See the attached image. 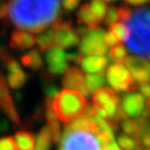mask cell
Here are the masks:
<instances>
[{
	"label": "cell",
	"instance_id": "obj_5",
	"mask_svg": "<svg viewBox=\"0 0 150 150\" xmlns=\"http://www.w3.org/2000/svg\"><path fill=\"white\" fill-rule=\"evenodd\" d=\"M108 83L116 91L138 90V85L130 75L129 70L121 64H113L108 68L106 76Z\"/></svg>",
	"mask_w": 150,
	"mask_h": 150
},
{
	"label": "cell",
	"instance_id": "obj_21",
	"mask_svg": "<svg viewBox=\"0 0 150 150\" xmlns=\"http://www.w3.org/2000/svg\"><path fill=\"white\" fill-rule=\"evenodd\" d=\"M106 77L103 72H96V74H87L85 76V85L88 89L89 93H92L95 90L99 89L105 83Z\"/></svg>",
	"mask_w": 150,
	"mask_h": 150
},
{
	"label": "cell",
	"instance_id": "obj_4",
	"mask_svg": "<svg viewBox=\"0 0 150 150\" xmlns=\"http://www.w3.org/2000/svg\"><path fill=\"white\" fill-rule=\"evenodd\" d=\"M59 150H103L97 134L87 129H64Z\"/></svg>",
	"mask_w": 150,
	"mask_h": 150
},
{
	"label": "cell",
	"instance_id": "obj_9",
	"mask_svg": "<svg viewBox=\"0 0 150 150\" xmlns=\"http://www.w3.org/2000/svg\"><path fill=\"white\" fill-rule=\"evenodd\" d=\"M147 100L145 97L140 93H127L122 97L121 100V109L126 113L127 117L138 118L142 116L145 111Z\"/></svg>",
	"mask_w": 150,
	"mask_h": 150
},
{
	"label": "cell",
	"instance_id": "obj_19",
	"mask_svg": "<svg viewBox=\"0 0 150 150\" xmlns=\"http://www.w3.org/2000/svg\"><path fill=\"white\" fill-rule=\"evenodd\" d=\"M15 142L19 150H33L35 137L28 131H17L15 134Z\"/></svg>",
	"mask_w": 150,
	"mask_h": 150
},
{
	"label": "cell",
	"instance_id": "obj_11",
	"mask_svg": "<svg viewBox=\"0 0 150 150\" xmlns=\"http://www.w3.org/2000/svg\"><path fill=\"white\" fill-rule=\"evenodd\" d=\"M64 74V76L62 79V86L64 88L80 91L85 97H88L90 95L85 85V75L79 68L70 67Z\"/></svg>",
	"mask_w": 150,
	"mask_h": 150
},
{
	"label": "cell",
	"instance_id": "obj_30",
	"mask_svg": "<svg viewBox=\"0 0 150 150\" xmlns=\"http://www.w3.org/2000/svg\"><path fill=\"white\" fill-rule=\"evenodd\" d=\"M0 150H18L15 139L9 136L0 138Z\"/></svg>",
	"mask_w": 150,
	"mask_h": 150
},
{
	"label": "cell",
	"instance_id": "obj_24",
	"mask_svg": "<svg viewBox=\"0 0 150 150\" xmlns=\"http://www.w3.org/2000/svg\"><path fill=\"white\" fill-rule=\"evenodd\" d=\"M51 138L48 132L47 127H43L40 132L38 134L37 139H36V146L33 150H49L51 147Z\"/></svg>",
	"mask_w": 150,
	"mask_h": 150
},
{
	"label": "cell",
	"instance_id": "obj_10",
	"mask_svg": "<svg viewBox=\"0 0 150 150\" xmlns=\"http://www.w3.org/2000/svg\"><path fill=\"white\" fill-rule=\"evenodd\" d=\"M0 107L5 110L6 115L10 118V120L16 125L20 123L19 115L16 110L15 102L12 100L10 95V91L8 89V83L5 77L2 76L0 71Z\"/></svg>",
	"mask_w": 150,
	"mask_h": 150
},
{
	"label": "cell",
	"instance_id": "obj_14",
	"mask_svg": "<svg viewBox=\"0 0 150 150\" xmlns=\"http://www.w3.org/2000/svg\"><path fill=\"white\" fill-rule=\"evenodd\" d=\"M46 117H47V129L50 134L51 141L54 144H58L61 137V127L59 125V121L54 113L52 107H51V99L47 98L46 100Z\"/></svg>",
	"mask_w": 150,
	"mask_h": 150
},
{
	"label": "cell",
	"instance_id": "obj_6",
	"mask_svg": "<svg viewBox=\"0 0 150 150\" xmlns=\"http://www.w3.org/2000/svg\"><path fill=\"white\" fill-rule=\"evenodd\" d=\"M105 33H106L105 30L99 27L89 29L82 36L79 54L85 56L106 54L108 46L105 42Z\"/></svg>",
	"mask_w": 150,
	"mask_h": 150
},
{
	"label": "cell",
	"instance_id": "obj_36",
	"mask_svg": "<svg viewBox=\"0 0 150 150\" xmlns=\"http://www.w3.org/2000/svg\"><path fill=\"white\" fill-rule=\"evenodd\" d=\"M8 128H9V123L7 121V119L0 117V131H6Z\"/></svg>",
	"mask_w": 150,
	"mask_h": 150
},
{
	"label": "cell",
	"instance_id": "obj_7",
	"mask_svg": "<svg viewBox=\"0 0 150 150\" xmlns=\"http://www.w3.org/2000/svg\"><path fill=\"white\" fill-rule=\"evenodd\" d=\"M54 32V48H69L79 43V36L70 21L62 22L59 19L51 26Z\"/></svg>",
	"mask_w": 150,
	"mask_h": 150
},
{
	"label": "cell",
	"instance_id": "obj_28",
	"mask_svg": "<svg viewBox=\"0 0 150 150\" xmlns=\"http://www.w3.org/2000/svg\"><path fill=\"white\" fill-rule=\"evenodd\" d=\"M118 144L123 150H136L139 147L138 141L134 138L129 137V136H125V134L120 136L118 138Z\"/></svg>",
	"mask_w": 150,
	"mask_h": 150
},
{
	"label": "cell",
	"instance_id": "obj_17",
	"mask_svg": "<svg viewBox=\"0 0 150 150\" xmlns=\"http://www.w3.org/2000/svg\"><path fill=\"white\" fill-rule=\"evenodd\" d=\"M116 97H118L116 95V92L108 88V87H102L99 88L97 90L93 91V95H92V102H93V106L96 108H103L107 105L109 101H111L112 99H115Z\"/></svg>",
	"mask_w": 150,
	"mask_h": 150
},
{
	"label": "cell",
	"instance_id": "obj_15",
	"mask_svg": "<svg viewBox=\"0 0 150 150\" xmlns=\"http://www.w3.org/2000/svg\"><path fill=\"white\" fill-rule=\"evenodd\" d=\"M35 45H36V37L31 32H28L26 30L13 32L9 41V46L13 50H26L30 49Z\"/></svg>",
	"mask_w": 150,
	"mask_h": 150
},
{
	"label": "cell",
	"instance_id": "obj_33",
	"mask_svg": "<svg viewBox=\"0 0 150 150\" xmlns=\"http://www.w3.org/2000/svg\"><path fill=\"white\" fill-rule=\"evenodd\" d=\"M105 42L107 46H110V47H112L115 45H118L119 41L115 38V36H112L110 32L108 31L107 33H105Z\"/></svg>",
	"mask_w": 150,
	"mask_h": 150
},
{
	"label": "cell",
	"instance_id": "obj_31",
	"mask_svg": "<svg viewBox=\"0 0 150 150\" xmlns=\"http://www.w3.org/2000/svg\"><path fill=\"white\" fill-rule=\"evenodd\" d=\"M80 0H62V8L66 11H72L78 7Z\"/></svg>",
	"mask_w": 150,
	"mask_h": 150
},
{
	"label": "cell",
	"instance_id": "obj_38",
	"mask_svg": "<svg viewBox=\"0 0 150 150\" xmlns=\"http://www.w3.org/2000/svg\"><path fill=\"white\" fill-rule=\"evenodd\" d=\"M103 150H119L118 146H117V144L115 142V140H112L111 142H109L105 148H103Z\"/></svg>",
	"mask_w": 150,
	"mask_h": 150
},
{
	"label": "cell",
	"instance_id": "obj_23",
	"mask_svg": "<svg viewBox=\"0 0 150 150\" xmlns=\"http://www.w3.org/2000/svg\"><path fill=\"white\" fill-rule=\"evenodd\" d=\"M109 32L112 36H115V38L119 42L126 41L129 36L128 27H127V25H125L122 22H113L111 25H109Z\"/></svg>",
	"mask_w": 150,
	"mask_h": 150
},
{
	"label": "cell",
	"instance_id": "obj_8",
	"mask_svg": "<svg viewBox=\"0 0 150 150\" xmlns=\"http://www.w3.org/2000/svg\"><path fill=\"white\" fill-rule=\"evenodd\" d=\"M125 67L129 70L130 75L132 76L134 80L138 83L149 82V71L150 66L147 59L140 57H126Z\"/></svg>",
	"mask_w": 150,
	"mask_h": 150
},
{
	"label": "cell",
	"instance_id": "obj_20",
	"mask_svg": "<svg viewBox=\"0 0 150 150\" xmlns=\"http://www.w3.org/2000/svg\"><path fill=\"white\" fill-rule=\"evenodd\" d=\"M28 79V75L22 71L21 68H18L16 70L9 71V75L7 78V83L12 88V89H20Z\"/></svg>",
	"mask_w": 150,
	"mask_h": 150
},
{
	"label": "cell",
	"instance_id": "obj_1",
	"mask_svg": "<svg viewBox=\"0 0 150 150\" xmlns=\"http://www.w3.org/2000/svg\"><path fill=\"white\" fill-rule=\"evenodd\" d=\"M7 8L17 28L39 33L60 19L61 0H10Z\"/></svg>",
	"mask_w": 150,
	"mask_h": 150
},
{
	"label": "cell",
	"instance_id": "obj_22",
	"mask_svg": "<svg viewBox=\"0 0 150 150\" xmlns=\"http://www.w3.org/2000/svg\"><path fill=\"white\" fill-rule=\"evenodd\" d=\"M36 43H38L39 50L41 51H47L49 49L54 48L52 30L49 29V30H43V32H40V35L36 38Z\"/></svg>",
	"mask_w": 150,
	"mask_h": 150
},
{
	"label": "cell",
	"instance_id": "obj_27",
	"mask_svg": "<svg viewBox=\"0 0 150 150\" xmlns=\"http://www.w3.org/2000/svg\"><path fill=\"white\" fill-rule=\"evenodd\" d=\"M122 129L125 134L134 136V139H137L141 131V123L139 120H127L126 119L122 122Z\"/></svg>",
	"mask_w": 150,
	"mask_h": 150
},
{
	"label": "cell",
	"instance_id": "obj_25",
	"mask_svg": "<svg viewBox=\"0 0 150 150\" xmlns=\"http://www.w3.org/2000/svg\"><path fill=\"white\" fill-rule=\"evenodd\" d=\"M89 6H90V10L95 18L99 22H101L108 9L106 1L105 0H91V4Z\"/></svg>",
	"mask_w": 150,
	"mask_h": 150
},
{
	"label": "cell",
	"instance_id": "obj_26",
	"mask_svg": "<svg viewBox=\"0 0 150 150\" xmlns=\"http://www.w3.org/2000/svg\"><path fill=\"white\" fill-rule=\"evenodd\" d=\"M127 57V49L123 47L122 45H115L109 50V59L112 60L115 64H121L125 61Z\"/></svg>",
	"mask_w": 150,
	"mask_h": 150
},
{
	"label": "cell",
	"instance_id": "obj_3",
	"mask_svg": "<svg viewBox=\"0 0 150 150\" xmlns=\"http://www.w3.org/2000/svg\"><path fill=\"white\" fill-rule=\"evenodd\" d=\"M86 98L78 90L64 89L51 99V107L57 119L68 123L80 116L86 107Z\"/></svg>",
	"mask_w": 150,
	"mask_h": 150
},
{
	"label": "cell",
	"instance_id": "obj_35",
	"mask_svg": "<svg viewBox=\"0 0 150 150\" xmlns=\"http://www.w3.org/2000/svg\"><path fill=\"white\" fill-rule=\"evenodd\" d=\"M7 18H8V8H7V5H4L0 7V19L4 20Z\"/></svg>",
	"mask_w": 150,
	"mask_h": 150
},
{
	"label": "cell",
	"instance_id": "obj_13",
	"mask_svg": "<svg viewBox=\"0 0 150 150\" xmlns=\"http://www.w3.org/2000/svg\"><path fill=\"white\" fill-rule=\"evenodd\" d=\"M78 64L87 74L103 72L108 64V58L102 54H78Z\"/></svg>",
	"mask_w": 150,
	"mask_h": 150
},
{
	"label": "cell",
	"instance_id": "obj_18",
	"mask_svg": "<svg viewBox=\"0 0 150 150\" xmlns=\"http://www.w3.org/2000/svg\"><path fill=\"white\" fill-rule=\"evenodd\" d=\"M21 64L27 67L29 69L33 70V71H37L39 70L43 64V60L41 54H39V50L35 49L28 54L21 56Z\"/></svg>",
	"mask_w": 150,
	"mask_h": 150
},
{
	"label": "cell",
	"instance_id": "obj_39",
	"mask_svg": "<svg viewBox=\"0 0 150 150\" xmlns=\"http://www.w3.org/2000/svg\"><path fill=\"white\" fill-rule=\"evenodd\" d=\"M105 1H116V0H105Z\"/></svg>",
	"mask_w": 150,
	"mask_h": 150
},
{
	"label": "cell",
	"instance_id": "obj_34",
	"mask_svg": "<svg viewBox=\"0 0 150 150\" xmlns=\"http://www.w3.org/2000/svg\"><path fill=\"white\" fill-rule=\"evenodd\" d=\"M138 88L141 90V95L145 97L146 99H148L150 96V88H149V82H145V83H140L138 85Z\"/></svg>",
	"mask_w": 150,
	"mask_h": 150
},
{
	"label": "cell",
	"instance_id": "obj_29",
	"mask_svg": "<svg viewBox=\"0 0 150 150\" xmlns=\"http://www.w3.org/2000/svg\"><path fill=\"white\" fill-rule=\"evenodd\" d=\"M117 20H119L117 8H115V7L108 8L107 11H106V15H105V17H103V21H105V23H106L107 26H109V25H111V23H113V22H117Z\"/></svg>",
	"mask_w": 150,
	"mask_h": 150
},
{
	"label": "cell",
	"instance_id": "obj_2",
	"mask_svg": "<svg viewBox=\"0 0 150 150\" xmlns=\"http://www.w3.org/2000/svg\"><path fill=\"white\" fill-rule=\"evenodd\" d=\"M150 12L148 8H140L131 11L126 20L129 29L128 39L126 40L128 49L137 57L149 58Z\"/></svg>",
	"mask_w": 150,
	"mask_h": 150
},
{
	"label": "cell",
	"instance_id": "obj_12",
	"mask_svg": "<svg viewBox=\"0 0 150 150\" xmlns=\"http://www.w3.org/2000/svg\"><path fill=\"white\" fill-rule=\"evenodd\" d=\"M46 60L48 64V71L51 75H61L68 69L67 54L60 48H51L47 50Z\"/></svg>",
	"mask_w": 150,
	"mask_h": 150
},
{
	"label": "cell",
	"instance_id": "obj_32",
	"mask_svg": "<svg viewBox=\"0 0 150 150\" xmlns=\"http://www.w3.org/2000/svg\"><path fill=\"white\" fill-rule=\"evenodd\" d=\"M117 11H118V17L119 19H121V20H127L130 16V13H131V10L129 9L128 7H126V6H122V7H119L117 8Z\"/></svg>",
	"mask_w": 150,
	"mask_h": 150
},
{
	"label": "cell",
	"instance_id": "obj_16",
	"mask_svg": "<svg viewBox=\"0 0 150 150\" xmlns=\"http://www.w3.org/2000/svg\"><path fill=\"white\" fill-rule=\"evenodd\" d=\"M77 21L79 23V26H83L88 29L99 27V23H100L92 15L90 10V6L88 4H83L79 8V10L77 12Z\"/></svg>",
	"mask_w": 150,
	"mask_h": 150
},
{
	"label": "cell",
	"instance_id": "obj_37",
	"mask_svg": "<svg viewBox=\"0 0 150 150\" xmlns=\"http://www.w3.org/2000/svg\"><path fill=\"white\" fill-rule=\"evenodd\" d=\"M126 2L132 6H141L148 2V0H126Z\"/></svg>",
	"mask_w": 150,
	"mask_h": 150
}]
</instances>
